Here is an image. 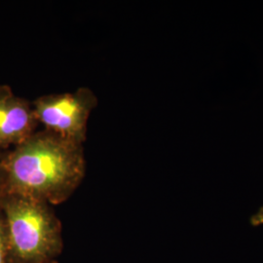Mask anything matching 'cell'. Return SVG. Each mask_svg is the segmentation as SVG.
<instances>
[{
  "label": "cell",
  "mask_w": 263,
  "mask_h": 263,
  "mask_svg": "<svg viewBox=\"0 0 263 263\" xmlns=\"http://www.w3.org/2000/svg\"><path fill=\"white\" fill-rule=\"evenodd\" d=\"M1 162L0 196L19 195L58 205L84 179L83 145L53 132L34 133Z\"/></svg>",
  "instance_id": "6da1fadb"
},
{
  "label": "cell",
  "mask_w": 263,
  "mask_h": 263,
  "mask_svg": "<svg viewBox=\"0 0 263 263\" xmlns=\"http://www.w3.org/2000/svg\"><path fill=\"white\" fill-rule=\"evenodd\" d=\"M8 260L13 263H49L63 251L62 224L50 205L19 195L0 196Z\"/></svg>",
  "instance_id": "7a4b0ae2"
},
{
  "label": "cell",
  "mask_w": 263,
  "mask_h": 263,
  "mask_svg": "<svg viewBox=\"0 0 263 263\" xmlns=\"http://www.w3.org/2000/svg\"><path fill=\"white\" fill-rule=\"evenodd\" d=\"M97 104L90 89L79 88L73 93L42 96L32 106L38 122L46 130L83 145L88 119Z\"/></svg>",
  "instance_id": "3957f363"
},
{
  "label": "cell",
  "mask_w": 263,
  "mask_h": 263,
  "mask_svg": "<svg viewBox=\"0 0 263 263\" xmlns=\"http://www.w3.org/2000/svg\"><path fill=\"white\" fill-rule=\"evenodd\" d=\"M37 124L33 106L0 86V147L18 146L35 133Z\"/></svg>",
  "instance_id": "277c9868"
},
{
  "label": "cell",
  "mask_w": 263,
  "mask_h": 263,
  "mask_svg": "<svg viewBox=\"0 0 263 263\" xmlns=\"http://www.w3.org/2000/svg\"><path fill=\"white\" fill-rule=\"evenodd\" d=\"M8 262V250L6 241V230L4 217H1L0 214V263Z\"/></svg>",
  "instance_id": "5b68a950"
},
{
  "label": "cell",
  "mask_w": 263,
  "mask_h": 263,
  "mask_svg": "<svg viewBox=\"0 0 263 263\" xmlns=\"http://www.w3.org/2000/svg\"><path fill=\"white\" fill-rule=\"evenodd\" d=\"M251 224L253 226H258L263 224V207L259 209V211L252 216Z\"/></svg>",
  "instance_id": "8992f818"
},
{
  "label": "cell",
  "mask_w": 263,
  "mask_h": 263,
  "mask_svg": "<svg viewBox=\"0 0 263 263\" xmlns=\"http://www.w3.org/2000/svg\"><path fill=\"white\" fill-rule=\"evenodd\" d=\"M1 186H2V169H1V162H0V193H1Z\"/></svg>",
  "instance_id": "52a82bcc"
},
{
  "label": "cell",
  "mask_w": 263,
  "mask_h": 263,
  "mask_svg": "<svg viewBox=\"0 0 263 263\" xmlns=\"http://www.w3.org/2000/svg\"><path fill=\"white\" fill-rule=\"evenodd\" d=\"M49 263H57V261H56V260H55V261H52V262H49Z\"/></svg>",
  "instance_id": "ba28073f"
}]
</instances>
